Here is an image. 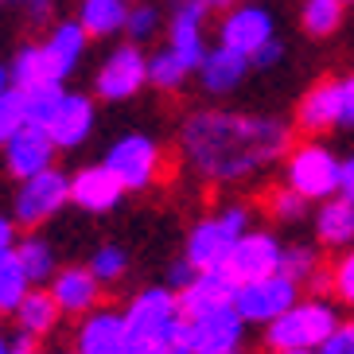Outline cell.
<instances>
[{
	"label": "cell",
	"instance_id": "obj_34",
	"mask_svg": "<svg viewBox=\"0 0 354 354\" xmlns=\"http://www.w3.org/2000/svg\"><path fill=\"white\" fill-rule=\"evenodd\" d=\"M90 272H94L102 284H117L129 272V253L121 245H102V250L90 257Z\"/></svg>",
	"mask_w": 354,
	"mask_h": 354
},
{
	"label": "cell",
	"instance_id": "obj_28",
	"mask_svg": "<svg viewBox=\"0 0 354 354\" xmlns=\"http://www.w3.org/2000/svg\"><path fill=\"white\" fill-rule=\"evenodd\" d=\"M32 288L35 284L28 281V272H24L16 250L4 253V257H0V315H16V308L24 304V296Z\"/></svg>",
	"mask_w": 354,
	"mask_h": 354
},
{
	"label": "cell",
	"instance_id": "obj_37",
	"mask_svg": "<svg viewBox=\"0 0 354 354\" xmlns=\"http://www.w3.org/2000/svg\"><path fill=\"white\" fill-rule=\"evenodd\" d=\"M331 292H335V300L346 304V308H354V250L343 253V257L331 265Z\"/></svg>",
	"mask_w": 354,
	"mask_h": 354
},
{
	"label": "cell",
	"instance_id": "obj_8",
	"mask_svg": "<svg viewBox=\"0 0 354 354\" xmlns=\"http://www.w3.org/2000/svg\"><path fill=\"white\" fill-rule=\"evenodd\" d=\"M66 203H71V176H63L59 167H47L20 183L16 203H12V218H16V226L35 230L47 218H55Z\"/></svg>",
	"mask_w": 354,
	"mask_h": 354
},
{
	"label": "cell",
	"instance_id": "obj_46",
	"mask_svg": "<svg viewBox=\"0 0 354 354\" xmlns=\"http://www.w3.org/2000/svg\"><path fill=\"white\" fill-rule=\"evenodd\" d=\"M198 4H203L207 12H230L234 8V0H198Z\"/></svg>",
	"mask_w": 354,
	"mask_h": 354
},
{
	"label": "cell",
	"instance_id": "obj_10",
	"mask_svg": "<svg viewBox=\"0 0 354 354\" xmlns=\"http://www.w3.org/2000/svg\"><path fill=\"white\" fill-rule=\"evenodd\" d=\"M140 86H148V59L136 43L113 47L94 74V94L102 102H129L140 94Z\"/></svg>",
	"mask_w": 354,
	"mask_h": 354
},
{
	"label": "cell",
	"instance_id": "obj_26",
	"mask_svg": "<svg viewBox=\"0 0 354 354\" xmlns=\"http://www.w3.org/2000/svg\"><path fill=\"white\" fill-rule=\"evenodd\" d=\"M8 74H12L16 90H32V86H43V82H63L55 74L47 51H43V43H24L20 51H16V59H12Z\"/></svg>",
	"mask_w": 354,
	"mask_h": 354
},
{
	"label": "cell",
	"instance_id": "obj_45",
	"mask_svg": "<svg viewBox=\"0 0 354 354\" xmlns=\"http://www.w3.org/2000/svg\"><path fill=\"white\" fill-rule=\"evenodd\" d=\"M343 125L354 129V74L343 78Z\"/></svg>",
	"mask_w": 354,
	"mask_h": 354
},
{
	"label": "cell",
	"instance_id": "obj_51",
	"mask_svg": "<svg viewBox=\"0 0 354 354\" xmlns=\"http://www.w3.org/2000/svg\"><path fill=\"white\" fill-rule=\"evenodd\" d=\"M343 4H354V0H343Z\"/></svg>",
	"mask_w": 354,
	"mask_h": 354
},
{
	"label": "cell",
	"instance_id": "obj_43",
	"mask_svg": "<svg viewBox=\"0 0 354 354\" xmlns=\"http://www.w3.org/2000/svg\"><path fill=\"white\" fill-rule=\"evenodd\" d=\"M339 195L354 203V156H346L343 164H339Z\"/></svg>",
	"mask_w": 354,
	"mask_h": 354
},
{
	"label": "cell",
	"instance_id": "obj_30",
	"mask_svg": "<svg viewBox=\"0 0 354 354\" xmlns=\"http://www.w3.org/2000/svg\"><path fill=\"white\" fill-rule=\"evenodd\" d=\"M343 0H304V12H300V24L304 32L323 39V35H335L339 24H343Z\"/></svg>",
	"mask_w": 354,
	"mask_h": 354
},
{
	"label": "cell",
	"instance_id": "obj_47",
	"mask_svg": "<svg viewBox=\"0 0 354 354\" xmlns=\"http://www.w3.org/2000/svg\"><path fill=\"white\" fill-rule=\"evenodd\" d=\"M12 354H39V346L28 343V339H20V343H12Z\"/></svg>",
	"mask_w": 354,
	"mask_h": 354
},
{
	"label": "cell",
	"instance_id": "obj_18",
	"mask_svg": "<svg viewBox=\"0 0 354 354\" xmlns=\"http://www.w3.org/2000/svg\"><path fill=\"white\" fill-rule=\"evenodd\" d=\"M47 288H51L59 312L74 315V319L97 312V300H102V281L90 272V265H66V269H59Z\"/></svg>",
	"mask_w": 354,
	"mask_h": 354
},
{
	"label": "cell",
	"instance_id": "obj_49",
	"mask_svg": "<svg viewBox=\"0 0 354 354\" xmlns=\"http://www.w3.org/2000/svg\"><path fill=\"white\" fill-rule=\"evenodd\" d=\"M0 354H12V343H8V335L0 331Z\"/></svg>",
	"mask_w": 354,
	"mask_h": 354
},
{
	"label": "cell",
	"instance_id": "obj_3",
	"mask_svg": "<svg viewBox=\"0 0 354 354\" xmlns=\"http://www.w3.org/2000/svg\"><path fill=\"white\" fill-rule=\"evenodd\" d=\"M339 312L327 300H296L281 319L265 327V346L269 351H319L331 331L339 327Z\"/></svg>",
	"mask_w": 354,
	"mask_h": 354
},
{
	"label": "cell",
	"instance_id": "obj_4",
	"mask_svg": "<svg viewBox=\"0 0 354 354\" xmlns=\"http://www.w3.org/2000/svg\"><path fill=\"white\" fill-rule=\"evenodd\" d=\"M339 164L343 160L335 156L327 145H315V140H304V145H292V152L284 156V183L300 198L308 203H327V198L339 195Z\"/></svg>",
	"mask_w": 354,
	"mask_h": 354
},
{
	"label": "cell",
	"instance_id": "obj_5",
	"mask_svg": "<svg viewBox=\"0 0 354 354\" xmlns=\"http://www.w3.org/2000/svg\"><path fill=\"white\" fill-rule=\"evenodd\" d=\"M102 164L121 179L125 191H148L167 176L164 148H160L148 133H125L121 140H113Z\"/></svg>",
	"mask_w": 354,
	"mask_h": 354
},
{
	"label": "cell",
	"instance_id": "obj_17",
	"mask_svg": "<svg viewBox=\"0 0 354 354\" xmlns=\"http://www.w3.org/2000/svg\"><path fill=\"white\" fill-rule=\"evenodd\" d=\"M296 125L304 133H327L343 125V78H319L315 86H308L296 105Z\"/></svg>",
	"mask_w": 354,
	"mask_h": 354
},
{
	"label": "cell",
	"instance_id": "obj_20",
	"mask_svg": "<svg viewBox=\"0 0 354 354\" xmlns=\"http://www.w3.org/2000/svg\"><path fill=\"white\" fill-rule=\"evenodd\" d=\"M94 125H97L94 97L71 94V90H66V97H63V105H59L55 121L47 125V133H51V140H55V148H59V152H71V148H82L86 140H90Z\"/></svg>",
	"mask_w": 354,
	"mask_h": 354
},
{
	"label": "cell",
	"instance_id": "obj_2",
	"mask_svg": "<svg viewBox=\"0 0 354 354\" xmlns=\"http://www.w3.org/2000/svg\"><path fill=\"white\" fill-rule=\"evenodd\" d=\"M241 234H250V210L238 207V203H230V207L214 210V214H203L191 226L183 257L195 265V272L226 269V261L234 253V245L241 241Z\"/></svg>",
	"mask_w": 354,
	"mask_h": 354
},
{
	"label": "cell",
	"instance_id": "obj_13",
	"mask_svg": "<svg viewBox=\"0 0 354 354\" xmlns=\"http://www.w3.org/2000/svg\"><path fill=\"white\" fill-rule=\"evenodd\" d=\"M55 140L47 129H35V125H24L20 133L12 136L8 145H4V171L12 179H32L47 167H55Z\"/></svg>",
	"mask_w": 354,
	"mask_h": 354
},
{
	"label": "cell",
	"instance_id": "obj_33",
	"mask_svg": "<svg viewBox=\"0 0 354 354\" xmlns=\"http://www.w3.org/2000/svg\"><path fill=\"white\" fill-rule=\"evenodd\" d=\"M160 24H164V16H160L156 4H148V0H136L133 8H129V20H125V35L129 43H148L152 35H160Z\"/></svg>",
	"mask_w": 354,
	"mask_h": 354
},
{
	"label": "cell",
	"instance_id": "obj_9",
	"mask_svg": "<svg viewBox=\"0 0 354 354\" xmlns=\"http://www.w3.org/2000/svg\"><path fill=\"white\" fill-rule=\"evenodd\" d=\"M296 300H300V284L288 281L284 272H272V277H261V281L238 284V292H234V312L245 323L269 327V323L281 319Z\"/></svg>",
	"mask_w": 354,
	"mask_h": 354
},
{
	"label": "cell",
	"instance_id": "obj_1",
	"mask_svg": "<svg viewBox=\"0 0 354 354\" xmlns=\"http://www.w3.org/2000/svg\"><path fill=\"white\" fill-rule=\"evenodd\" d=\"M179 152L207 183H241L292 152V129L277 117L195 109L179 129Z\"/></svg>",
	"mask_w": 354,
	"mask_h": 354
},
{
	"label": "cell",
	"instance_id": "obj_50",
	"mask_svg": "<svg viewBox=\"0 0 354 354\" xmlns=\"http://www.w3.org/2000/svg\"><path fill=\"white\" fill-rule=\"evenodd\" d=\"M272 354H319V351H272Z\"/></svg>",
	"mask_w": 354,
	"mask_h": 354
},
{
	"label": "cell",
	"instance_id": "obj_29",
	"mask_svg": "<svg viewBox=\"0 0 354 354\" xmlns=\"http://www.w3.org/2000/svg\"><path fill=\"white\" fill-rule=\"evenodd\" d=\"M24 94V113H28V125L35 129H47L59 113V105H63L66 90L63 82H43V86H32V90H20Z\"/></svg>",
	"mask_w": 354,
	"mask_h": 354
},
{
	"label": "cell",
	"instance_id": "obj_14",
	"mask_svg": "<svg viewBox=\"0 0 354 354\" xmlns=\"http://www.w3.org/2000/svg\"><path fill=\"white\" fill-rule=\"evenodd\" d=\"M203 20H207V8L198 0H176L171 20H167V47L179 55V63L187 66V71H198L203 59H207Z\"/></svg>",
	"mask_w": 354,
	"mask_h": 354
},
{
	"label": "cell",
	"instance_id": "obj_7",
	"mask_svg": "<svg viewBox=\"0 0 354 354\" xmlns=\"http://www.w3.org/2000/svg\"><path fill=\"white\" fill-rule=\"evenodd\" d=\"M245 346V319L234 308L183 319L176 339V354H241Z\"/></svg>",
	"mask_w": 354,
	"mask_h": 354
},
{
	"label": "cell",
	"instance_id": "obj_32",
	"mask_svg": "<svg viewBox=\"0 0 354 354\" xmlns=\"http://www.w3.org/2000/svg\"><path fill=\"white\" fill-rule=\"evenodd\" d=\"M281 272L288 281H296L300 288H308V284L319 281V253L312 245H288L281 261Z\"/></svg>",
	"mask_w": 354,
	"mask_h": 354
},
{
	"label": "cell",
	"instance_id": "obj_22",
	"mask_svg": "<svg viewBox=\"0 0 354 354\" xmlns=\"http://www.w3.org/2000/svg\"><path fill=\"white\" fill-rule=\"evenodd\" d=\"M250 59L238 51H230V47H214V51H207V59H203V66H198V78H203V90L207 94H230V90H238L241 78L250 74Z\"/></svg>",
	"mask_w": 354,
	"mask_h": 354
},
{
	"label": "cell",
	"instance_id": "obj_40",
	"mask_svg": "<svg viewBox=\"0 0 354 354\" xmlns=\"http://www.w3.org/2000/svg\"><path fill=\"white\" fill-rule=\"evenodd\" d=\"M191 281H195V265H191L187 257H179L176 265L167 269V284H171V292H183Z\"/></svg>",
	"mask_w": 354,
	"mask_h": 354
},
{
	"label": "cell",
	"instance_id": "obj_25",
	"mask_svg": "<svg viewBox=\"0 0 354 354\" xmlns=\"http://www.w3.org/2000/svg\"><path fill=\"white\" fill-rule=\"evenodd\" d=\"M129 8H133L129 0H82V8H78V24L86 28L90 39H105V35L125 32Z\"/></svg>",
	"mask_w": 354,
	"mask_h": 354
},
{
	"label": "cell",
	"instance_id": "obj_6",
	"mask_svg": "<svg viewBox=\"0 0 354 354\" xmlns=\"http://www.w3.org/2000/svg\"><path fill=\"white\" fill-rule=\"evenodd\" d=\"M129 339H160V343H176L179 327H183V312H179V292L167 284H152L140 288L125 308Z\"/></svg>",
	"mask_w": 354,
	"mask_h": 354
},
{
	"label": "cell",
	"instance_id": "obj_23",
	"mask_svg": "<svg viewBox=\"0 0 354 354\" xmlns=\"http://www.w3.org/2000/svg\"><path fill=\"white\" fill-rule=\"evenodd\" d=\"M86 28L78 20H63V24H55L51 35L43 39V51H47V59H51L55 74L59 78H66V74L74 71V66L82 63V55H86Z\"/></svg>",
	"mask_w": 354,
	"mask_h": 354
},
{
	"label": "cell",
	"instance_id": "obj_19",
	"mask_svg": "<svg viewBox=\"0 0 354 354\" xmlns=\"http://www.w3.org/2000/svg\"><path fill=\"white\" fill-rule=\"evenodd\" d=\"M234 292H238V281H234L226 269L195 272V281L179 292V312H183V319H195V315H210V312H222V308H234Z\"/></svg>",
	"mask_w": 354,
	"mask_h": 354
},
{
	"label": "cell",
	"instance_id": "obj_39",
	"mask_svg": "<svg viewBox=\"0 0 354 354\" xmlns=\"http://www.w3.org/2000/svg\"><path fill=\"white\" fill-rule=\"evenodd\" d=\"M281 59H284V43H281V39H269V43H265V47H261V51L250 59V63L257 66V71H272Z\"/></svg>",
	"mask_w": 354,
	"mask_h": 354
},
{
	"label": "cell",
	"instance_id": "obj_15",
	"mask_svg": "<svg viewBox=\"0 0 354 354\" xmlns=\"http://www.w3.org/2000/svg\"><path fill=\"white\" fill-rule=\"evenodd\" d=\"M129 346V323L125 312L97 308L78 319L74 331V354H121Z\"/></svg>",
	"mask_w": 354,
	"mask_h": 354
},
{
	"label": "cell",
	"instance_id": "obj_12",
	"mask_svg": "<svg viewBox=\"0 0 354 354\" xmlns=\"http://www.w3.org/2000/svg\"><path fill=\"white\" fill-rule=\"evenodd\" d=\"M281 261H284L281 241L272 238V234H265V230H250V234H241V241L234 245V253H230V261H226V272L238 284H250V281L281 272Z\"/></svg>",
	"mask_w": 354,
	"mask_h": 354
},
{
	"label": "cell",
	"instance_id": "obj_24",
	"mask_svg": "<svg viewBox=\"0 0 354 354\" xmlns=\"http://www.w3.org/2000/svg\"><path fill=\"white\" fill-rule=\"evenodd\" d=\"M315 238L327 245V250H343L354 241V203L343 195L319 203L315 210Z\"/></svg>",
	"mask_w": 354,
	"mask_h": 354
},
{
	"label": "cell",
	"instance_id": "obj_11",
	"mask_svg": "<svg viewBox=\"0 0 354 354\" xmlns=\"http://www.w3.org/2000/svg\"><path fill=\"white\" fill-rule=\"evenodd\" d=\"M269 39H277V24H272V16L265 8H257V4H241V8L222 12V24H218V43L222 47H230V51L253 59Z\"/></svg>",
	"mask_w": 354,
	"mask_h": 354
},
{
	"label": "cell",
	"instance_id": "obj_36",
	"mask_svg": "<svg viewBox=\"0 0 354 354\" xmlns=\"http://www.w3.org/2000/svg\"><path fill=\"white\" fill-rule=\"evenodd\" d=\"M304 207H308V198H300L288 183L277 187V191H269V198H265V210H269L277 222H296L304 214Z\"/></svg>",
	"mask_w": 354,
	"mask_h": 354
},
{
	"label": "cell",
	"instance_id": "obj_52",
	"mask_svg": "<svg viewBox=\"0 0 354 354\" xmlns=\"http://www.w3.org/2000/svg\"><path fill=\"white\" fill-rule=\"evenodd\" d=\"M71 354H74V351H71Z\"/></svg>",
	"mask_w": 354,
	"mask_h": 354
},
{
	"label": "cell",
	"instance_id": "obj_16",
	"mask_svg": "<svg viewBox=\"0 0 354 354\" xmlns=\"http://www.w3.org/2000/svg\"><path fill=\"white\" fill-rule=\"evenodd\" d=\"M125 195L129 191L121 187V179H117L105 164L78 167L71 176V203L90 210V214H109V210H117Z\"/></svg>",
	"mask_w": 354,
	"mask_h": 354
},
{
	"label": "cell",
	"instance_id": "obj_21",
	"mask_svg": "<svg viewBox=\"0 0 354 354\" xmlns=\"http://www.w3.org/2000/svg\"><path fill=\"white\" fill-rule=\"evenodd\" d=\"M12 319H16V327H20V339H28V343H43V339H51L55 335L63 312H59L51 288H32L28 296H24V304L16 308Z\"/></svg>",
	"mask_w": 354,
	"mask_h": 354
},
{
	"label": "cell",
	"instance_id": "obj_44",
	"mask_svg": "<svg viewBox=\"0 0 354 354\" xmlns=\"http://www.w3.org/2000/svg\"><path fill=\"white\" fill-rule=\"evenodd\" d=\"M12 250H16V218L0 214V257L12 253Z\"/></svg>",
	"mask_w": 354,
	"mask_h": 354
},
{
	"label": "cell",
	"instance_id": "obj_42",
	"mask_svg": "<svg viewBox=\"0 0 354 354\" xmlns=\"http://www.w3.org/2000/svg\"><path fill=\"white\" fill-rule=\"evenodd\" d=\"M4 4H20L24 16H28L32 24H43L47 16H51V8H55V0H4Z\"/></svg>",
	"mask_w": 354,
	"mask_h": 354
},
{
	"label": "cell",
	"instance_id": "obj_31",
	"mask_svg": "<svg viewBox=\"0 0 354 354\" xmlns=\"http://www.w3.org/2000/svg\"><path fill=\"white\" fill-rule=\"evenodd\" d=\"M187 66L179 63V55L171 51V47H160L156 55H148V86H156V90H164V94H171V90H179V86L187 82Z\"/></svg>",
	"mask_w": 354,
	"mask_h": 354
},
{
	"label": "cell",
	"instance_id": "obj_35",
	"mask_svg": "<svg viewBox=\"0 0 354 354\" xmlns=\"http://www.w3.org/2000/svg\"><path fill=\"white\" fill-rule=\"evenodd\" d=\"M28 125V113H24V94L12 86L8 94L0 97V148L8 145L12 136Z\"/></svg>",
	"mask_w": 354,
	"mask_h": 354
},
{
	"label": "cell",
	"instance_id": "obj_41",
	"mask_svg": "<svg viewBox=\"0 0 354 354\" xmlns=\"http://www.w3.org/2000/svg\"><path fill=\"white\" fill-rule=\"evenodd\" d=\"M121 354H176V343H160V339H129Z\"/></svg>",
	"mask_w": 354,
	"mask_h": 354
},
{
	"label": "cell",
	"instance_id": "obj_27",
	"mask_svg": "<svg viewBox=\"0 0 354 354\" xmlns=\"http://www.w3.org/2000/svg\"><path fill=\"white\" fill-rule=\"evenodd\" d=\"M16 257H20V265H24V272H28L32 284H51L55 272H59V261H55V250L47 238L28 234L24 241H16Z\"/></svg>",
	"mask_w": 354,
	"mask_h": 354
},
{
	"label": "cell",
	"instance_id": "obj_48",
	"mask_svg": "<svg viewBox=\"0 0 354 354\" xmlns=\"http://www.w3.org/2000/svg\"><path fill=\"white\" fill-rule=\"evenodd\" d=\"M12 90V74H8V66H0V97Z\"/></svg>",
	"mask_w": 354,
	"mask_h": 354
},
{
	"label": "cell",
	"instance_id": "obj_38",
	"mask_svg": "<svg viewBox=\"0 0 354 354\" xmlns=\"http://www.w3.org/2000/svg\"><path fill=\"white\" fill-rule=\"evenodd\" d=\"M319 354H354V319H343L331 331V339L319 346Z\"/></svg>",
	"mask_w": 354,
	"mask_h": 354
}]
</instances>
